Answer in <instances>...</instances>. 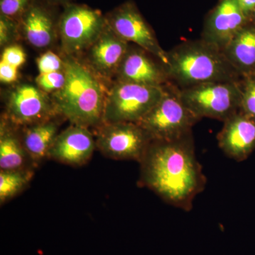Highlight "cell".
Masks as SVG:
<instances>
[{
    "instance_id": "3957f363",
    "label": "cell",
    "mask_w": 255,
    "mask_h": 255,
    "mask_svg": "<svg viewBox=\"0 0 255 255\" xmlns=\"http://www.w3.org/2000/svg\"><path fill=\"white\" fill-rule=\"evenodd\" d=\"M169 82L178 89L216 82H241L222 50L204 40L183 42L167 52Z\"/></svg>"
},
{
    "instance_id": "9a60e30c",
    "label": "cell",
    "mask_w": 255,
    "mask_h": 255,
    "mask_svg": "<svg viewBox=\"0 0 255 255\" xmlns=\"http://www.w3.org/2000/svg\"><path fill=\"white\" fill-rule=\"evenodd\" d=\"M223 124L217 135L220 148L237 162L246 160L255 149V121L239 111Z\"/></svg>"
},
{
    "instance_id": "30bf717a",
    "label": "cell",
    "mask_w": 255,
    "mask_h": 255,
    "mask_svg": "<svg viewBox=\"0 0 255 255\" xmlns=\"http://www.w3.org/2000/svg\"><path fill=\"white\" fill-rule=\"evenodd\" d=\"M58 114L51 96L36 85L20 84L7 96L4 117L14 127H28L54 119Z\"/></svg>"
},
{
    "instance_id": "e0dca14e",
    "label": "cell",
    "mask_w": 255,
    "mask_h": 255,
    "mask_svg": "<svg viewBox=\"0 0 255 255\" xmlns=\"http://www.w3.org/2000/svg\"><path fill=\"white\" fill-rule=\"evenodd\" d=\"M223 53L242 78L255 75V23H247Z\"/></svg>"
},
{
    "instance_id": "277c9868",
    "label": "cell",
    "mask_w": 255,
    "mask_h": 255,
    "mask_svg": "<svg viewBox=\"0 0 255 255\" xmlns=\"http://www.w3.org/2000/svg\"><path fill=\"white\" fill-rule=\"evenodd\" d=\"M200 119L184 105L177 87L169 84L163 97L140 121V126L152 140H169L192 133Z\"/></svg>"
},
{
    "instance_id": "cb8c5ba5",
    "label": "cell",
    "mask_w": 255,
    "mask_h": 255,
    "mask_svg": "<svg viewBox=\"0 0 255 255\" xmlns=\"http://www.w3.org/2000/svg\"><path fill=\"white\" fill-rule=\"evenodd\" d=\"M36 64L39 74L63 71L65 69L64 59L50 50H47L42 53L37 58Z\"/></svg>"
},
{
    "instance_id": "ba28073f",
    "label": "cell",
    "mask_w": 255,
    "mask_h": 255,
    "mask_svg": "<svg viewBox=\"0 0 255 255\" xmlns=\"http://www.w3.org/2000/svg\"><path fill=\"white\" fill-rule=\"evenodd\" d=\"M105 16L109 27L117 36L155 55L167 66V51L159 45L155 32L133 1H125Z\"/></svg>"
},
{
    "instance_id": "7a4b0ae2",
    "label": "cell",
    "mask_w": 255,
    "mask_h": 255,
    "mask_svg": "<svg viewBox=\"0 0 255 255\" xmlns=\"http://www.w3.org/2000/svg\"><path fill=\"white\" fill-rule=\"evenodd\" d=\"M65 56V85L50 95L57 112L74 125L99 127L103 123L108 89L85 63L75 57Z\"/></svg>"
},
{
    "instance_id": "44dd1931",
    "label": "cell",
    "mask_w": 255,
    "mask_h": 255,
    "mask_svg": "<svg viewBox=\"0 0 255 255\" xmlns=\"http://www.w3.org/2000/svg\"><path fill=\"white\" fill-rule=\"evenodd\" d=\"M241 112L255 121V75L243 78L241 82Z\"/></svg>"
},
{
    "instance_id": "5bb4252c",
    "label": "cell",
    "mask_w": 255,
    "mask_h": 255,
    "mask_svg": "<svg viewBox=\"0 0 255 255\" xmlns=\"http://www.w3.org/2000/svg\"><path fill=\"white\" fill-rule=\"evenodd\" d=\"M130 43L117 36L107 23L105 30L86 50L85 65L103 80L115 78Z\"/></svg>"
},
{
    "instance_id": "8fae6325",
    "label": "cell",
    "mask_w": 255,
    "mask_h": 255,
    "mask_svg": "<svg viewBox=\"0 0 255 255\" xmlns=\"http://www.w3.org/2000/svg\"><path fill=\"white\" fill-rule=\"evenodd\" d=\"M114 79L146 86L165 87L170 84L165 64L133 44L129 46Z\"/></svg>"
},
{
    "instance_id": "52a82bcc",
    "label": "cell",
    "mask_w": 255,
    "mask_h": 255,
    "mask_svg": "<svg viewBox=\"0 0 255 255\" xmlns=\"http://www.w3.org/2000/svg\"><path fill=\"white\" fill-rule=\"evenodd\" d=\"M107 26L105 15L86 4L70 3L63 6L58 21V35L65 55L85 52Z\"/></svg>"
},
{
    "instance_id": "8992f818",
    "label": "cell",
    "mask_w": 255,
    "mask_h": 255,
    "mask_svg": "<svg viewBox=\"0 0 255 255\" xmlns=\"http://www.w3.org/2000/svg\"><path fill=\"white\" fill-rule=\"evenodd\" d=\"M241 82H208L177 88L178 93L184 105L200 120L210 118L223 122L241 110Z\"/></svg>"
},
{
    "instance_id": "7402d4cb",
    "label": "cell",
    "mask_w": 255,
    "mask_h": 255,
    "mask_svg": "<svg viewBox=\"0 0 255 255\" xmlns=\"http://www.w3.org/2000/svg\"><path fill=\"white\" fill-rule=\"evenodd\" d=\"M21 36L19 23L15 18L0 14V46L1 48L16 44Z\"/></svg>"
},
{
    "instance_id": "4316f807",
    "label": "cell",
    "mask_w": 255,
    "mask_h": 255,
    "mask_svg": "<svg viewBox=\"0 0 255 255\" xmlns=\"http://www.w3.org/2000/svg\"><path fill=\"white\" fill-rule=\"evenodd\" d=\"M18 68L4 61H0V80L2 83L12 84L16 82Z\"/></svg>"
},
{
    "instance_id": "d4e9b609",
    "label": "cell",
    "mask_w": 255,
    "mask_h": 255,
    "mask_svg": "<svg viewBox=\"0 0 255 255\" xmlns=\"http://www.w3.org/2000/svg\"><path fill=\"white\" fill-rule=\"evenodd\" d=\"M34 0H0V14L19 19Z\"/></svg>"
},
{
    "instance_id": "2e32d148",
    "label": "cell",
    "mask_w": 255,
    "mask_h": 255,
    "mask_svg": "<svg viewBox=\"0 0 255 255\" xmlns=\"http://www.w3.org/2000/svg\"><path fill=\"white\" fill-rule=\"evenodd\" d=\"M96 147L89 128L72 124L58 134L48 157L70 165H83L91 158Z\"/></svg>"
},
{
    "instance_id": "5b68a950",
    "label": "cell",
    "mask_w": 255,
    "mask_h": 255,
    "mask_svg": "<svg viewBox=\"0 0 255 255\" xmlns=\"http://www.w3.org/2000/svg\"><path fill=\"white\" fill-rule=\"evenodd\" d=\"M165 87L114 81L106 97L103 123H139L165 92Z\"/></svg>"
},
{
    "instance_id": "83f0119b",
    "label": "cell",
    "mask_w": 255,
    "mask_h": 255,
    "mask_svg": "<svg viewBox=\"0 0 255 255\" xmlns=\"http://www.w3.org/2000/svg\"><path fill=\"white\" fill-rule=\"evenodd\" d=\"M238 4L244 14L251 21V18L255 10V0H237Z\"/></svg>"
},
{
    "instance_id": "9c48e42d",
    "label": "cell",
    "mask_w": 255,
    "mask_h": 255,
    "mask_svg": "<svg viewBox=\"0 0 255 255\" xmlns=\"http://www.w3.org/2000/svg\"><path fill=\"white\" fill-rule=\"evenodd\" d=\"M96 145L102 153L114 159L140 162L152 139L138 124H102L99 127Z\"/></svg>"
},
{
    "instance_id": "d6986e66",
    "label": "cell",
    "mask_w": 255,
    "mask_h": 255,
    "mask_svg": "<svg viewBox=\"0 0 255 255\" xmlns=\"http://www.w3.org/2000/svg\"><path fill=\"white\" fill-rule=\"evenodd\" d=\"M12 125L6 118L0 126V169L1 171L24 169L27 154L22 142L14 131Z\"/></svg>"
},
{
    "instance_id": "4fadbf2b",
    "label": "cell",
    "mask_w": 255,
    "mask_h": 255,
    "mask_svg": "<svg viewBox=\"0 0 255 255\" xmlns=\"http://www.w3.org/2000/svg\"><path fill=\"white\" fill-rule=\"evenodd\" d=\"M43 0H34L18 19L20 33L36 49H47L58 38V17Z\"/></svg>"
},
{
    "instance_id": "ac0fdd59",
    "label": "cell",
    "mask_w": 255,
    "mask_h": 255,
    "mask_svg": "<svg viewBox=\"0 0 255 255\" xmlns=\"http://www.w3.org/2000/svg\"><path fill=\"white\" fill-rule=\"evenodd\" d=\"M54 119L23 127L21 142L28 159L37 164L48 157L50 149L58 136V124Z\"/></svg>"
},
{
    "instance_id": "f1b7e54d",
    "label": "cell",
    "mask_w": 255,
    "mask_h": 255,
    "mask_svg": "<svg viewBox=\"0 0 255 255\" xmlns=\"http://www.w3.org/2000/svg\"><path fill=\"white\" fill-rule=\"evenodd\" d=\"M47 4L52 6H65V5L72 3L73 0H43Z\"/></svg>"
},
{
    "instance_id": "484cf974",
    "label": "cell",
    "mask_w": 255,
    "mask_h": 255,
    "mask_svg": "<svg viewBox=\"0 0 255 255\" xmlns=\"http://www.w3.org/2000/svg\"><path fill=\"white\" fill-rule=\"evenodd\" d=\"M1 60L19 68L26 63V54L22 47L13 44L3 49Z\"/></svg>"
},
{
    "instance_id": "ffe728a7",
    "label": "cell",
    "mask_w": 255,
    "mask_h": 255,
    "mask_svg": "<svg viewBox=\"0 0 255 255\" xmlns=\"http://www.w3.org/2000/svg\"><path fill=\"white\" fill-rule=\"evenodd\" d=\"M33 172L28 169L0 172V202L3 204L17 195L31 182Z\"/></svg>"
},
{
    "instance_id": "7c38bea8",
    "label": "cell",
    "mask_w": 255,
    "mask_h": 255,
    "mask_svg": "<svg viewBox=\"0 0 255 255\" xmlns=\"http://www.w3.org/2000/svg\"><path fill=\"white\" fill-rule=\"evenodd\" d=\"M249 21L237 0H219L206 16L201 39L223 51Z\"/></svg>"
},
{
    "instance_id": "f546056e",
    "label": "cell",
    "mask_w": 255,
    "mask_h": 255,
    "mask_svg": "<svg viewBox=\"0 0 255 255\" xmlns=\"http://www.w3.org/2000/svg\"><path fill=\"white\" fill-rule=\"evenodd\" d=\"M251 21V22L255 23V10L254 12H253V15H252L251 21Z\"/></svg>"
},
{
    "instance_id": "6da1fadb",
    "label": "cell",
    "mask_w": 255,
    "mask_h": 255,
    "mask_svg": "<svg viewBox=\"0 0 255 255\" xmlns=\"http://www.w3.org/2000/svg\"><path fill=\"white\" fill-rule=\"evenodd\" d=\"M139 162L140 182L174 207L190 211L205 187L192 133L175 140H152Z\"/></svg>"
},
{
    "instance_id": "603a6c76",
    "label": "cell",
    "mask_w": 255,
    "mask_h": 255,
    "mask_svg": "<svg viewBox=\"0 0 255 255\" xmlns=\"http://www.w3.org/2000/svg\"><path fill=\"white\" fill-rule=\"evenodd\" d=\"M66 80L65 71L38 74L36 77V85L48 95H52L63 88Z\"/></svg>"
}]
</instances>
